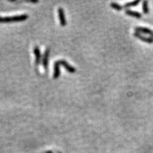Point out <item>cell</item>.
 <instances>
[{"mask_svg": "<svg viewBox=\"0 0 153 153\" xmlns=\"http://www.w3.org/2000/svg\"><path fill=\"white\" fill-rule=\"evenodd\" d=\"M29 17L27 14H22V15L14 16L12 17H0V23H10L21 22L26 21Z\"/></svg>", "mask_w": 153, "mask_h": 153, "instance_id": "1", "label": "cell"}, {"mask_svg": "<svg viewBox=\"0 0 153 153\" xmlns=\"http://www.w3.org/2000/svg\"><path fill=\"white\" fill-rule=\"evenodd\" d=\"M57 63H58L59 65H62L67 70V71H68V72L71 73V74H74L75 72V68L74 67H73L72 66H71L68 63H67V62L64 60V59H61V60H58L56 61Z\"/></svg>", "mask_w": 153, "mask_h": 153, "instance_id": "2", "label": "cell"}, {"mask_svg": "<svg viewBox=\"0 0 153 153\" xmlns=\"http://www.w3.org/2000/svg\"><path fill=\"white\" fill-rule=\"evenodd\" d=\"M133 35L135 37L138 38V39H140V40H142V42H146V43H147V44H152V43H153V38H152L143 36L142 35L140 34V33H138V32L134 33Z\"/></svg>", "mask_w": 153, "mask_h": 153, "instance_id": "3", "label": "cell"}, {"mask_svg": "<svg viewBox=\"0 0 153 153\" xmlns=\"http://www.w3.org/2000/svg\"><path fill=\"white\" fill-rule=\"evenodd\" d=\"M135 32H138L140 33H143V34L149 35L153 37V31L150 30L149 28L144 27H135Z\"/></svg>", "mask_w": 153, "mask_h": 153, "instance_id": "4", "label": "cell"}, {"mask_svg": "<svg viewBox=\"0 0 153 153\" xmlns=\"http://www.w3.org/2000/svg\"><path fill=\"white\" fill-rule=\"evenodd\" d=\"M58 15H59V22L61 25L62 26H65L66 25V21L65 16V13L63 9L62 8H58Z\"/></svg>", "mask_w": 153, "mask_h": 153, "instance_id": "5", "label": "cell"}, {"mask_svg": "<svg viewBox=\"0 0 153 153\" xmlns=\"http://www.w3.org/2000/svg\"><path fill=\"white\" fill-rule=\"evenodd\" d=\"M34 54L35 55V64L36 66L40 64L41 60V52L39 47L35 46L34 47Z\"/></svg>", "mask_w": 153, "mask_h": 153, "instance_id": "6", "label": "cell"}, {"mask_svg": "<svg viewBox=\"0 0 153 153\" xmlns=\"http://www.w3.org/2000/svg\"><path fill=\"white\" fill-rule=\"evenodd\" d=\"M125 13L127 14L128 16H130L133 17H135L137 19H140L142 17V14L138 12H136V11H133L131 10H129V9H126L125 10Z\"/></svg>", "mask_w": 153, "mask_h": 153, "instance_id": "7", "label": "cell"}, {"mask_svg": "<svg viewBox=\"0 0 153 153\" xmlns=\"http://www.w3.org/2000/svg\"><path fill=\"white\" fill-rule=\"evenodd\" d=\"M49 49H47L45 50V52L44 55V57H43V66L44 67V69L47 70V66H48V60H49Z\"/></svg>", "mask_w": 153, "mask_h": 153, "instance_id": "8", "label": "cell"}, {"mask_svg": "<svg viewBox=\"0 0 153 153\" xmlns=\"http://www.w3.org/2000/svg\"><path fill=\"white\" fill-rule=\"evenodd\" d=\"M59 65L56 61L54 63V75L53 78L54 79H57L59 77L60 75V69H59Z\"/></svg>", "mask_w": 153, "mask_h": 153, "instance_id": "9", "label": "cell"}, {"mask_svg": "<svg viewBox=\"0 0 153 153\" xmlns=\"http://www.w3.org/2000/svg\"><path fill=\"white\" fill-rule=\"evenodd\" d=\"M142 10H143V12L145 14H147L149 12V3H148L147 1H146V0L142 2Z\"/></svg>", "mask_w": 153, "mask_h": 153, "instance_id": "10", "label": "cell"}, {"mask_svg": "<svg viewBox=\"0 0 153 153\" xmlns=\"http://www.w3.org/2000/svg\"><path fill=\"white\" fill-rule=\"evenodd\" d=\"M139 3H140V0H135V1L126 3L124 5V8H130V7H135Z\"/></svg>", "mask_w": 153, "mask_h": 153, "instance_id": "11", "label": "cell"}, {"mask_svg": "<svg viewBox=\"0 0 153 153\" xmlns=\"http://www.w3.org/2000/svg\"><path fill=\"white\" fill-rule=\"evenodd\" d=\"M111 7L114 9H116L117 11H120L123 9V7H122L121 4H119L117 3L116 2H112L111 3Z\"/></svg>", "mask_w": 153, "mask_h": 153, "instance_id": "12", "label": "cell"}]
</instances>
